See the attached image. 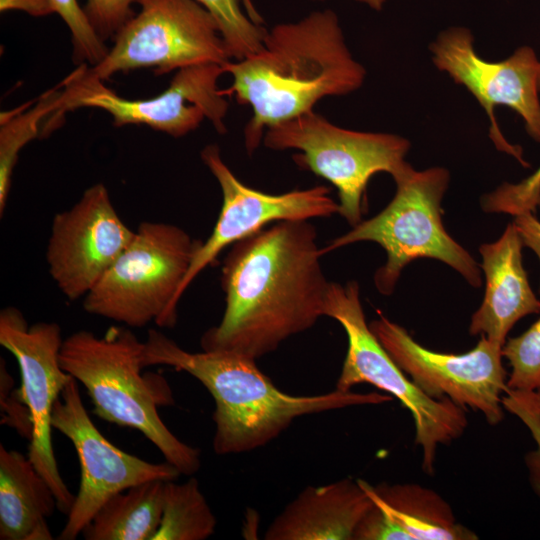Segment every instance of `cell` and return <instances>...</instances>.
I'll return each instance as SVG.
<instances>
[{
    "instance_id": "4fadbf2b",
    "label": "cell",
    "mask_w": 540,
    "mask_h": 540,
    "mask_svg": "<svg viewBox=\"0 0 540 540\" xmlns=\"http://www.w3.org/2000/svg\"><path fill=\"white\" fill-rule=\"evenodd\" d=\"M61 327L54 322L29 326L14 307L0 312V344L17 360L21 374L18 390L32 425L28 458L52 489L57 508L68 514L75 496L60 475L52 445V410L72 376L62 369L59 354Z\"/></svg>"
},
{
    "instance_id": "52a82bcc",
    "label": "cell",
    "mask_w": 540,
    "mask_h": 540,
    "mask_svg": "<svg viewBox=\"0 0 540 540\" xmlns=\"http://www.w3.org/2000/svg\"><path fill=\"white\" fill-rule=\"evenodd\" d=\"M324 316L338 321L348 339L335 389L350 391L355 385L367 383L399 400L412 415L422 469L433 475L438 447L460 438L468 426L465 409L448 398L429 397L395 363L366 322L356 281L329 283Z\"/></svg>"
},
{
    "instance_id": "277c9868",
    "label": "cell",
    "mask_w": 540,
    "mask_h": 540,
    "mask_svg": "<svg viewBox=\"0 0 540 540\" xmlns=\"http://www.w3.org/2000/svg\"><path fill=\"white\" fill-rule=\"evenodd\" d=\"M144 343L127 326H111L103 336L79 330L63 340V370L85 387L93 413L122 427L140 431L181 475H193L200 451L177 438L161 420L158 408L174 404L168 382L142 374Z\"/></svg>"
},
{
    "instance_id": "cb8c5ba5",
    "label": "cell",
    "mask_w": 540,
    "mask_h": 540,
    "mask_svg": "<svg viewBox=\"0 0 540 540\" xmlns=\"http://www.w3.org/2000/svg\"><path fill=\"white\" fill-rule=\"evenodd\" d=\"M215 19L230 59L241 60L257 52L267 30L244 13L241 0H195Z\"/></svg>"
},
{
    "instance_id": "7a4b0ae2",
    "label": "cell",
    "mask_w": 540,
    "mask_h": 540,
    "mask_svg": "<svg viewBox=\"0 0 540 540\" xmlns=\"http://www.w3.org/2000/svg\"><path fill=\"white\" fill-rule=\"evenodd\" d=\"M222 67L233 81L221 93L252 109L244 130L249 154L259 147L268 127L313 110L324 97L356 91L366 77L330 9L273 26L257 52Z\"/></svg>"
},
{
    "instance_id": "8fae6325",
    "label": "cell",
    "mask_w": 540,
    "mask_h": 540,
    "mask_svg": "<svg viewBox=\"0 0 540 540\" xmlns=\"http://www.w3.org/2000/svg\"><path fill=\"white\" fill-rule=\"evenodd\" d=\"M378 315L369 324L371 331L421 391L478 411L489 425L503 421L502 398L508 375L502 363V346L481 336L466 353L436 352L415 341L401 325L380 312Z\"/></svg>"
},
{
    "instance_id": "f546056e",
    "label": "cell",
    "mask_w": 540,
    "mask_h": 540,
    "mask_svg": "<svg viewBox=\"0 0 540 540\" xmlns=\"http://www.w3.org/2000/svg\"><path fill=\"white\" fill-rule=\"evenodd\" d=\"M352 540H413V538L400 523L374 502L357 524Z\"/></svg>"
},
{
    "instance_id": "484cf974",
    "label": "cell",
    "mask_w": 540,
    "mask_h": 540,
    "mask_svg": "<svg viewBox=\"0 0 540 540\" xmlns=\"http://www.w3.org/2000/svg\"><path fill=\"white\" fill-rule=\"evenodd\" d=\"M51 2L55 13L70 30L74 59L90 66L99 63L107 54L108 48L93 28L78 0H51Z\"/></svg>"
},
{
    "instance_id": "836d02e7",
    "label": "cell",
    "mask_w": 540,
    "mask_h": 540,
    "mask_svg": "<svg viewBox=\"0 0 540 540\" xmlns=\"http://www.w3.org/2000/svg\"><path fill=\"white\" fill-rule=\"evenodd\" d=\"M312 1H324V0H312ZM356 1L362 4H365L371 9L376 10V11H380L386 2V0H356Z\"/></svg>"
},
{
    "instance_id": "30bf717a",
    "label": "cell",
    "mask_w": 540,
    "mask_h": 540,
    "mask_svg": "<svg viewBox=\"0 0 540 540\" xmlns=\"http://www.w3.org/2000/svg\"><path fill=\"white\" fill-rule=\"evenodd\" d=\"M140 6L115 34L113 45L87 75L101 81L150 68L156 75L230 60L213 16L195 0H136Z\"/></svg>"
},
{
    "instance_id": "3957f363",
    "label": "cell",
    "mask_w": 540,
    "mask_h": 540,
    "mask_svg": "<svg viewBox=\"0 0 540 540\" xmlns=\"http://www.w3.org/2000/svg\"><path fill=\"white\" fill-rule=\"evenodd\" d=\"M144 343V367L164 365L184 371L208 390L215 401L213 450L218 455L261 448L302 416L351 406L392 401L387 394L335 389L310 396L278 389L256 360L226 350L190 352L162 332L150 329Z\"/></svg>"
},
{
    "instance_id": "83f0119b",
    "label": "cell",
    "mask_w": 540,
    "mask_h": 540,
    "mask_svg": "<svg viewBox=\"0 0 540 540\" xmlns=\"http://www.w3.org/2000/svg\"><path fill=\"white\" fill-rule=\"evenodd\" d=\"M136 0H86L85 12L102 40L113 39L121 27L134 15Z\"/></svg>"
},
{
    "instance_id": "4316f807",
    "label": "cell",
    "mask_w": 540,
    "mask_h": 540,
    "mask_svg": "<svg viewBox=\"0 0 540 540\" xmlns=\"http://www.w3.org/2000/svg\"><path fill=\"white\" fill-rule=\"evenodd\" d=\"M482 207L486 212H503L514 216L536 212L540 207V166L518 183H503L483 198Z\"/></svg>"
},
{
    "instance_id": "9c48e42d",
    "label": "cell",
    "mask_w": 540,
    "mask_h": 540,
    "mask_svg": "<svg viewBox=\"0 0 540 540\" xmlns=\"http://www.w3.org/2000/svg\"><path fill=\"white\" fill-rule=\"evenodd\" d=\"M224 74L221 64L205 63L176 71L168 88L148 99H126L86 74L84 64L61 83V101L50 116L46 131L58 127L61 117L79 108H97L111 115L115 126L144 125L173 137L195 130L204 119L225 133L229 103L218 89Z\"/></svg>"
},
{
    "instance_id": "7402d4cb",
    "label": "cell",
    "mask_w": 540,
    "mask_h": 540,
    "mask_svg": "<svg viewBox=\"0 0 540 540\" xmlns=\"http://www.w3.org/2000/svg\"><path fill=\"white\" fill-rule=\"evenodd\" d=\"M60 84L42 94L36 101L0 116V215L8 200L13 170L21 149L37 136L43 134L49 117L57 110L61 101Z\"/></svg>"
},
{
    "instance_id": "6da1fadb",
    "label": "cell",
    "mask_w": 540,
    "mask_h": 540,
    "mask_svg": "<svg viewBox=\"0 0 540 540\" xmlns=\"http://www.w3.org/2000/svg\"><path fill=\"white\" fill-rule=\"evenodd\" d=\"M309 220L272 223L230 246L221 271L225 309L201 337L202 350L257 360L324 316L329 286Z\"/></svg>"
},
{
    "instance_id": "8992f818",
    "label": "cell",
    "mask_w": 540,
    "mask_h": 540,
    "mask_svg": "<svg viewBox=\"0 0 540 540\" xmlns=\"http://www.w3.org/2000/svg\"><path fill=\"white\" fill-rule=\"evenodd\" d=\"M203 241L177 225L141 222L129 245L83 298L87 313L129 328H173L178 293Z\"/></svg>"
},
{
    "instance_id": "5b68a950",
    "label": "cell",
    "mask_w": 540,
    "mask_h": 540,
    "mask_svg": "<svg viewBox=\"0 0 540 540\" xmlns=\"http://www.w3.org/2000/svg\"><path fill=\"white\" fill-rule=\"evenodd\" d=\"M449 178L443 167L417 171L410 166L394 180L396 193L390 203L374 217L332 239L320 249L321 255L361 241L379 244L387 260L375 272L374 283L383 295L392 294L403 268L417 258L440 260L473 287L481 286L480 267L442 223L441 201Z\"/></svg>"
},
{
    "instance_id": "ac0fdd59",
    "label": "cell",
    "mask_w": 540,
    "mask_h": 540,
    "mask_svg": "<svg viewBox=\"0 0 540 540\" xmlns=\"http://www.w3.org/2000/svg\"><path fill=\"white\" fill-rule=\"evenodd\" d=\"M374 502L359 480L345 478L300 492L266 529V540H352Z\"/></svg>"
},
{
    "instance_id": "e0dca14e",
    "label": "cell",
    "mask_w": 540,
    "mask_h": 540,
    "mask_svg": "<svg viewBox=\"0 0 540 540\" xmlns=\"http://www.w3.org/2000/svg\"><path fill=\"white\" fill-rule=\"evenodd\" d=\"M523 247L514 222L507 225L497 241L480 246L486 286L482 304L471 318L472 336H484L503 347L516 322L540 313V300L523 267Z\"/></svg>"
},
{
    "instance_id": "2e32d148",
    "label": "cell",
    "mask_w": 540,
    "mask_h": 540,
    "mask_svg": "<svg viewBox=\"0 0 540 540\" xmlns=\"http://www.w3.org/2000/svg\"><path fill=\"white\" fill-rule=\"evenodd\" d=\"M102 183L87 188L70 209L52 220L46 260L69 300L84 298L133 239Z\"/></svg>"
},
{
    "instance_id": "ffe728a7",
    "label": "cell",
    "mask_w": 540,
    "mask_h": 540,
    "mask_svg": "<svg viewBox=\"0 0 540 540\" xmlns=\"http://www.w3.org/2000/svg\"><path fill=\"white\" fill-rule=\"evenodd\" d=\"M371 499L388 512L413 540H477L460 524L447 501L436 491L416 483L371 485L358 479Z\"/></svg>"
},
{
    "instance_id": "d6986e66",
    "label": "cell",
    "mask_w": 540,
    "mask_h": 540,
    "mask_svg": "<svg viewBox=\"0 0 540 540\" xmlns=\"http://www.w3.org/2000/svg\"><path fill=\"white\" fill-rule=\"evenodd\" d=\"M55 495L28 456L0 445V539L51 540Z\"/></svg>"
},
{
    "instance_id": "1f68e13d",
    "label": "cell",
    "mask_w": 540,
    "mask_h": 540,
    "mask_svg": "<svg viewBox=\"0 0 540 540\" xmlns=\"http://www.w3.org/2000/svg\"><path fill=\"white\" fill-rule=\"evenodd\" d=\"M18 10L34 17L55 13L51 0H0V11Z\"/></svg>"
},
{
    "instance_id": "7c38bea8",
    "label": "cell",
    "mask_w": 540,
    "mask_h": 540,
    "mask_svg": "<svg viewBox=\"0 0 540 540\" xmlns=\"http://www.w3.org/2000/svg\"><path fill=\"white\" fill-rule=\"evenodd\" d=\"M434 65L463 85L480 103L490 120V137L497 149L515 157L524 167L522 149L503 136L495 108L504 105L519 114L527 133L540 142V61L529 46H521L499 62L481 58L466 27L443 30L431 43Z\"/></svg>"
},
{
    "instance_id": "d6a6232c",
    "label": "cell",
    "mask_w": 540,
    "mask_h": 540,
    "mask_svg": "<svg viewBox=\"0 0 540 540\" xmlns=\"http://www.w3.org/2000/svg\"><path fill=\"white\" fill-rule=\"evenodd\" d=\"M505 392L512 395L531 411L540 414V385L531 392H519L509 389H506Z\"/></svg>"
},
{
    "instance_id": "f1b7e54d",
    "label": "cell",
    "mask_w": 540,
    "mask_h": 540,
    "mask_svg": "<svg viewBox=\"0 0 540 540\" xmlns=\"http://www.w3.org/2000/svg\"><path fill=\"white\" fill-rule=\"evenodd\" d=\"M502 405L504 410L512 413L522 421L533 438L535 447L526 453L524 462L531 489L540 499V414L531 411L506 392L502 398Z\"/></svg>"
},
{
    "instance_id": "d4e9b609",
    "label": "cell",
    "mask_w": 540,
    "mask_h": 540,
    "mask_svg": "<svg viewBox=\"0 0 540 540\" xmlns=\"http://www.w3.org/2000/svg\"><path fill=\"white\" fill-rule=\"evenodd\" d=\"M511 373L507 389L531 392L540 385V318L521 335L508 338L502 347Z\"/></svg>"
},
{
    "instance_id": "9a60e30c",
    "label": "cell",
    "mask_w": 540,
    "mask_h": 540,
    "mask_svg": "<svg viewBox=\"0 0 540 540\" xmlns=\"http://www.w3.org/2000/svg\"><path fill=\"white\" fill-rule=\"evenodd\" d=\"M201 159L217 180L223 201L211 235L196 252L183 280L179 300L194 279L237 241L278 221L310 220L339 213L338 202L324 185L268 194L242 183L222 159L217 145L204 147Z\"/></svg>"
},
{
    "instance_id": "4dcf8cb0",
    "label": "cell",
    "mask_w": 540,
    "mask_h": 540,
    "mask_svg": "<svg viewBox=\"0 0 540 540\" xmlns=\"http://www.w3.org/2000/svg\"><path fill=\"white\" fill-rule=\"evenodd\" d=\"M513 222L517 227L524 246L529 247L536 254L540 262V221L534 213L529 212L515 216Z\"/></svg>"
},
{
    "instance_id": "5bb4252c",
    "label": "cell",
    "mask_w": 540,
    "mask_h": 540,
    "mask_svg": "<svg viewBox=\"0 0 540 540\" xmlns=\"http://www.w3.org/2000/svg\"><path fill=\"white\" fill-rule=\"evenodd\" d=\"M78 382L72 378L52 410V427L65 435L77 452L81 480L75 501L58 539L74 540L99 508L112 496L134 485L175 481L180 471L168 463H152L113 445L96 428L82 402Z\"/></svg>"
},
{
    "instance_id": "603a6c76",
    "label": "cell",
    "mask_w": 540,
    "mask_h": 540,
    "mask_svg": "<svg viewBox=\"0 0 540 540\" xmlns=\"http://www.w3.org/2000/svg\"><path fill=\"white\" fill-rule=\"evenodd\" d=\"M215 527L216 518L197 479L165 482L161 523L153 540H204Z\"/></svg>"
},
{
    "instance_id": "ba28073f",
    "label": "cell",
    "mask_w": 540,
    "mask_h": 540,
    "mask_svg": "<svg viewBox=\"0 0 540 540\" xmlns=\"http://www.w3.org/2000/svg\"><path fill=\"white\" fill-rule=\"evenodd\" d=\"M263 143L272 150L300 151L293 157L296 164L335 186L338 214L351 227L362 221L370 178L386 172L395 180L411 166L405 161L406 138L342 128L314 110L268 127Z\"/></svg>"
},
{
    "instance_id": "44dd1931",
    "label": "cell",
    "mask_w": 540,
    "mask_h": 540,
    "mask_svg": "<svg viewBox=\"0 0 540 540\" xmlns=\"http://www.w3.org/2000/svg\"><path fill=\"white\" fill-rule=\"evenodd\" d=\"M165 481L134 485L109 498L81 535L86 540H153L162 518Z\"/></svg>"
}]
</instances>
